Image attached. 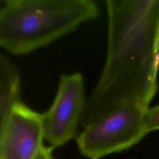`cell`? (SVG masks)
Returning <instances> with one entry per match:
<instances>
[{
	"mask_svg": "<svg viewBox=\"0 0 159 159\" xmlns=\"http://www.w3.org/2000/svg\"><path fill=\"white\" fill-rule=\"evenodd\" d=\"M159 1L106 0L107 48L104 67L80 121L84 129L126 104L148 108L159 65L154 52V18Z\"/></svg>",
	"mask_w": 159,
	"mask_h": 159,
	"instance_id": "1",
	"label": "cell"
},
{
	"mask_svg": "<svg viewBox=\"0 0 159 159\" xmlns=\"http://www.w3.org/2000/svg\"><path fill=\"white\" fill-rule=\"evenodd\" d=\"M99 14L93 0H6L0 9V46L15 55L28 54Z\"/></svg>",
	"mask_w": 159,
	"mask_h": 159,
	"instance_id": "2",
	"label": "cell"
},
{
	"mask_svg": "<svg viewBox=\"0 0 159 159\" xmlns=\"http://www.w3.org/2000/svg\"><path fill=\"white\" fill-rule=\"evenodd\" d=\"M148 109L135 104L123 105L84 128L76 138L80 152L88 158L100 159L135 145L148 133Z\"/></svg>",
	"mask_w": 159,
	"mask_h": 159,
	"instance_id": "3",
	"label": "cell"
},
{
	"mask_svg": "<svg viewBox=\"0 0 159 159\" xmlns=\"http://www.w3.org/2000/svg\"><path fill=\"white\" fill-rule=\"evenodd\" d=\"M86 100L81 73L60 75L55 98L42 114L44 140L52 148L62 146L76 136Z\"/></svg>",
	"mask_w": 159,
	"mask_h": 159,
	"instance_id": "4",
	"label": "cell"
},
{
	"mask_svg": "<svg viewBox=\"0 0 159 159\" xmlns=\"http://www.w3.org/2000/svg\"><path fill=\"white\" fill-rule=\"evenodd\" d=\"M43 140L42 114L17 103L0 125V159H34Z\"/></svg>",
	"mask_w": 159,
	"mask_h": 159,
	"instance_id": "5",
	"label": "cell"
},
{
	"mask_svg": "<svg viewBox=\"0 0 159 159\" xmlns=\"http://www.w3.org/2000/svg\"><path fill=\"white\" fill-rule=\"evenodd\" d=\"M20 100V76L16 66L0 54V125L9 117Z\"/></svg>",
	"mask_w": 159,
	"mask_h": 159,
	"instance_id": "6",
	"label": "cell"
},
{
	"mask_svg": "<svg viewBox=\"0 0 159 159\" xmlns=\"http://www.w3.org/2000/svg\"><path fill=\"white\" fill-rule=\"evenodd\" d=\"M146 125L148 133L159 130V104L147 109L146 112Z\"/></svg>",
	"mask_w": 159,
	"mask_h": 159,
	"instance_id": "7",
	"label": "cell"
},
{
	"mask_svg": "<svg viewBox=\"0 0 159 159\" xmlns=\"http://www.w3.org/2000/svg\"><path fill=\"white\" fill-rule=\"evenodd\" d=\"M52 149L53 148L51 147H46L43 146L34 159H53L52 155Z\"/></svg>",
	"mask_w": 159,
	"mask_h": 159,
	"instance_id": "8",
	"label": "cell"
},
{
	"mask_svg": "<svg viewBox=\"0 0 159 159\" xmlns=\"http://www.w3.org/2000/svg\"><path fill=\"white\" fill-rule=\"evenodd\" d=\"M154 52L157 61L159 65V22L157 27L154 40Z\"/></svg>",
	"mask_w": 159,
	"mask_h": 159,
	"instance_id": "9",
	"label": "cell"
}]
</instances>
